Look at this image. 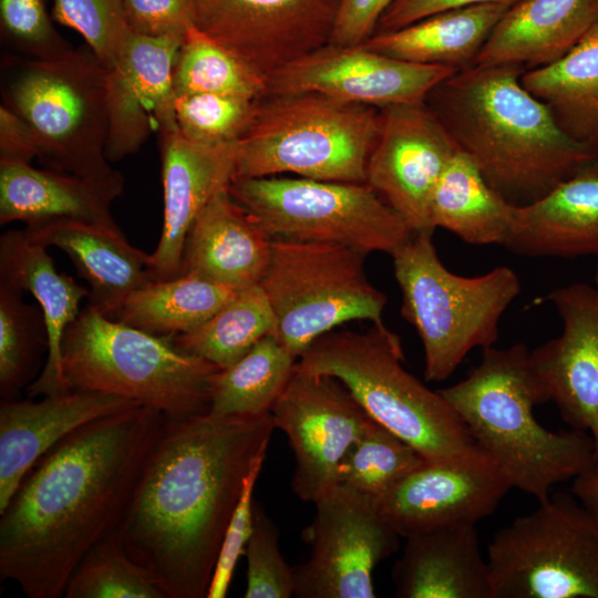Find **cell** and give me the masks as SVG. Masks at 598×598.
Instances as JSON below:
<instances>
[{
  "instance_id": "37",
  "label": "cell",
  "mask_w": 598,
  "mask_h": 598,
  "mask_svg": "<svg viewBox=\"0 0 598 598\" xmlns=\"http://www.w3.org/2000/svg\"><path fill=\"white\" fill-rule=\"evenodd\" d=\"M49 351L47 322L40 307L23 300V292L0 285V395L18 399L39 377Z\"/></svg>"
},
{
  "instance_id": "17",
  "label": "cell",
  "mask_w": 598,
  "mask_h": 598,
  "mask_svg": "<svg viewBox=\"0 0 598 598\" xmlns=\"http://www.w3.org/2000/svg\"><path fill=\"white\" fill-rule=\"evenodd\" d=\"M512 483L480 445L453 458L426 461L384 495L377 506L401 537L476 525L492 515Z\"/></svg>"
},
{
  "instance_id": "50",
  "label": "cell",
  "mask_w": 598,
  "mask_h": 598,
  "mask_svg": "<svg viewBox=\"0 0 598 598\" xmlns=\"http://www.w3.org/2000/svg\"><path fill=\"white\" fill-rule=\"evenodd\" d=\"M597 295H598V265H597V269H596V274H595V286H594Z\"/></svg>"
},
{
  "instance_id": "24",
  "label": "cell",
  "mask_w": 598,
  "mask_h": 598,
  "mask_svg": "<svg viewBox=\"0 0 598 598\" xmlns=\"http://www.w3.org/2000/svg\"><path fill=\"white\" fill-rule=\"evenodd\" d=\"M28 238L54 246L72 260L89 283L87 306L111 317L134 290L153 281L150 254L131 245L122 230L91 223L54 218L27 224Z\"/></svg>"
},
{
  "instance_id": "22",
  "label": "cell",
  "mask_w": 598,
  "mask_h": 598,
  "mask_svg": "<svg viewBox=\"0 0 598 598\" xmlns=\"http://www.w3.org/2000/svg\"><path fill=\"white\" fill-rule=\"evenodd\" d=\"M140 403L115 394L70 390L41 400L0 401V512L33 466L81 426ZM142 405V404H141Z\"/></svg>"
},
{
  "instance_id": "32",
  "label": "cell",
  "mask_w": 598,
  "mask_h": 598,
  "mask_svg": "<svg viewBox=\"0 0 598 598\" xmlns=\"http://www.w3.org/2000/svg\"><path fill=\"white\" fill-rule=\"evenodd\" d=\"M515 205L484 178L477 166L457 151L439 181L431 200V223L463 241L504 246L512 228Z\"/></svg>"
},
{
  "instance_id": "38",
  "label": "cell",
  "mask_w": 598,
  "mask_h": 598,
  "mask_svg": "<svg viewBox=\"0 0 598 598\" xmlns=\"http://www.w3.org/2000/svg\"><path fill=\"white\" fill-rule=\"evenodd\" d=\"M426 461L413 446L373 420L343 457L338 484L377 499Z\"/></svg>"
},
{
  "instance_id": "44",
  "label": "cell",
  "mask_w": 598,
  "mask_h": 598,
  "mask_svg": "<svg viewBox=\"0 0 598 598\" xmlns=\"http://www.w3.org/2000/svg\"><path fill=\"white\" fill-rule=\"evenodd\" d=\"M264 461L259 460L245 480L240 498L223 538L207 598L227 596L237 561L246 553L254 526V488Z\"/></svg>"
},
{
  "instance_id": "18",
  "label": "cell",
  "mask_w": 598,
  "mask_h": 598,
  "mask_svg": "<svg viewBox=\"0 0 598 598\" xmlns=\"http://www.w3.org/2000/svg\"><path fill=\"white\" fill-rule=\"evenodd\" d=\"M456 71L402 61L363 44L328 43L269 75L268 94L316 92L384 109L424 101Z\"/></svg>"
},
{
  "instance_id": "4",
  "label": "cell",
  "mask_w": 598,
  "mask_h": 598,
  "mask_svg": "<svg viewBox=\"0 0 598 598\" xmlns=\"http://www.w3.org/2000/svg\"><path fill=\"white\" fill-rule=\"evenodd\" d=\"M437 391L513 488L538 502L598 461L589 433L551 432L536 420L534 408L542 400L524 343L483 349L481 362L463 380Z\"/></svg>"
},
{
  "instance_id": "26",
  "label": "cell",
  "mask_w": 598,
  "mask_h": 598,
  "mask_svg": "<svg viewBox=\"0 0 598 598\" xmlns=\"http://www.w3.org/2000/svg\"><path fill=\"white\" fill-rule=\"evenodd\" d=\"M0 285L29 291L47 322L49 351L41 373L27 389L28 398L70 391L62 375V340L89 289L59 272L47 247L31 241L24 229L7 230L0 237Z\"/></svg>"
},
{
  "instance_id": "46",
  "label": "cell",
  "mask_w": 598,
  "mask_h": 598,
  "mask_svg": "<svg viewBox=\"0 0 598 598\" xmlns=\"http://www.w3.org/2000/svg\"><path fill=\"white\" fill-rule=\"evenodd\" d=\"M394 0H340L329 43L359 45L375 31L378 23Z\"/></svg>"
},
{
  "instance_id": "2",
  "label": "cell",
  "mask_w": 598,
  "mask_h": 598,
  "mask_svg": "<svg viewBox=\"0 0 598 598\" xmlns=\"http://www.w3.org/2000/svg\"><path fill=\"white\" fill-rule=\"evenodd\" d=\"M166 416L141 404L94 420L27 474L0 512V575L59 598L82 557L116 532Z\"/></svg>"
},
{
  "instance_id": "21",
  "label": "cell",
  "mask_w": 598,
  "mask_h": 598,
  "mask_svg": "<svg viewBox=\"0 0 598 598\" xmlns=\"http://www.w3.org/2000/svg\"><path fill=\"white\" fill-rule=\"evenodd\" d=\"M159 136L163 186V225L150 254L153 281L179 275L187 234L203 208L235 177L238 142L204 144L183 136L178 128Z\"/></svg>"
},
{
  "instance_id": "6",
  "label": "cell",
  "mask_w": 598,
  "mask_h": 598,
  "mask_svg": "<svg viewBox=\"0 0 598 598\" xmlns=\"http://www.w3.org/2000/svg\"><path fill=\"white\" fill-rule=\"evenodd\" d=\"M403 361L399 336L380 323L364 332L324 333L297 365L338 379L371 419L427 461L453 458L474 448L475 441L445 399L411 374Z\"/></svg>"
},
{
  "instance_id": "42",
  "label": "cell",
  "mask_w": 598,
  "mask_h": 598,
  "mask_svg": "<svg viewBox=\"0 0 598 598\" xmlns=\"http://www.w3.org/2000/svg\"><path fill=\"white\" fill-rule=\"evenodd\" d=\"M246 598L295 596L293 567L279 549V530L261 504L254 503V526L248 540Z\"/></svg>"
},
{
  "instance_id": "12",
  "label": "cell",
  "mask_w": 598,
  "mask_h": 598,
  "mask_svg": "<svg viewBox=\"0 0 598 598\" xmlns=\"http://www.w3.org/2000/svg\"><path fill=\"white\" fill-rule=\"evenodd\" d=\"M487 548L492 598H598V519L557 492Z\"/></svg>"
},
{
  "instance_id": "8",
  "label": "cell",
  "mask_w": 598,
  "mask_h": 598,
  "mask_svg": "<svg viewBox=\"0 0 598 598\" xmlns=\"http://www.w3.org/2000/svg\"><path fill=\"white\" fill-rule=\"evenodd\" d=\"M380 125L373 106L316 92L267 94L238 141L235 177L365 183Z\"/></svg>"
},
{
  "instance_id": "31",
  "label": "cell",
  "mask_w": 598,
  "mask_h": 598,
  "mask_svg": "<svg viewBox=\"0 0 598 598\" xmlns=\"http://www.w3.org/2000/svg\"><path fill=\"white\" fill-rule=\"evenodd\" d=\"M520 83L569 137L598 151V23L560 59L525 70Z\"/></svg>"
},
{
  "instance_id": "27",
  "label": "cell",
  "mask_w": 598,
  "mask_h": 598,
  "mask_svg": "<svg viewBox=\"0 0 598 598\" xmlns=\"http://www.w3.org/2000/svg\"><path fill=\"white\" fill-rule=\"evenodd\" d=\"M391 576L400 598H492L476 525L441 527L405 537Z\"/></svg>"
},
{
  "instance_id": "13",
  "label": "cell",
  "mask_w": 598,
  "mask_h": 598,
  "mask_svg": "<svg viewBox=\"0 0 598 598\" xmlns=\"http://www.w3.org/2000/svg\"><path fill=\"white\" fill-rule=\"evenodd\" d=\"M302 536L309 558L293 567L299 598H373V570L392 556L401 537L375 499L336 484L315 502Z\"/></svg>"
},
{
  "instance_id": "5",
  "label": "cell",
  "mask_w": 598,
  "mask_h": 598,
  "mask_svg": "<svg viewBox=\"0 0 598 598\" xmlns=\"http://www.w3.org/2000/svg\"><path fill=\"white\" fill-rule=\"evenodd\" d=\"M61 367L69 390L97 391L133 400L168 419L206 414L220 370L156 336L85 306L68 327Z\"/></svg>"
},
{
  "instance_id": "49",
  "label": "cell",
  "mask_w": 598,
  "mask_h": 598,
  "mask_svg": "<svg viewBox=\"0 0 598 598\" xmlns=\"http://www.w3.org/2000/svg\"><path fill=\"white\" fill-rule=\"evenodd\" d=\"M570 493L598 519V461L573 480Z\"/></svg>"
},
{
  "instance_id": "16",
  "label": "cell",
  "mask_w": 598,
  "mask_h": 598,
  "mask_svg": "<svg viewBox=\"0 0 598 598\" xmlns=\"http://www.w3.org/2000/svg\"><path fill=\"white\" fill-rule=\"evenodd\" d=\"M195 27L267 79L330 41L340 0H193Z\"/></svg>"
},
{
  "instance_id": "28",
  "label": "cell",
  "mask_w": 598,
  "mask_h": 598,
  "mask_svg": "<svg viewBox=\"0 0 598 598\" xmlns=\"http://www.w3.org/2000/svg\"><path fill=\"white\" fill-rule=\"evenodd\" d=\"M597 23L598 0H519L496 23L472 65H547Z\"/></svg>"
},
{
  "instance_id": "25",
  "label": "cell",
  "mask_w": 598,
  "mask_h": 598,
  "mask_svg": "<svg viewBox=\"0 0 598 598\" xmlns=\"http://www.w3.org/2000/svg\"><path fill=\"white\" fill-rule=\"evenodd\" d=\"M504 247L527 257L598 256V156L542 198L515 206Z\"/></svg>"
},
{
  "instance_id": "43",
  "label": "cell",
  "mask_w": 598,
  "mask_h": 598,
  "mask_svg": "<svg viewBox=\"0 0 598 598\" xmlns=\"http://www.w3.org/2000/svg\"><path fill=\"white\" fill-rule=\"evenodd\" d=\"M0 29L17 55L52 59L73 49L54 28L45 0H0Z\"/></svg>"
},
{
  "instance_id": "34",
  "label": "cell",
  "mask_w": 598,
  "mask_h": 598,
  "mask_svg": "<svg viewBox=\"0 0 598 598\" xmlns=\"http://www.w3.org/2000/svg\"><path fill=\"white\" fill-rule=\"evenodd\" d=\"M297 361L275 334L266 336L237 362L216 373L209 413H270Z\"/></svg>"
},
{
  "instance_id": "41",
  "label": "cell",
  "mask_w": 598,
  "mask_h": 598,
  "mask_svg": "<svg viewBox=\"0 0 598 598\" xmlns=\"http://www.w3.org/2000/svg\"><path fill=\"white\" fill-rule=\"evenodd\" d=\"M52 16L60 24L76 31L107 70L132 35L123 0H53Z\"/></svg>"
},
{
  "instance_id": "29",
  "label": "cell",
  "mask_w": 598,
  "mask_h": 598,
  "mask_svg": "<svg viewBox=\"0 0 598 598\" xmlns=\"http://www.w3.org/2000/svg\"><path fill=\"white\" fill-rule=\"evenodd\" d=\"M123 188L31 163L0 161V224L69 218L121 230L111 205Z\"/></svg>"
},
{
  "instance_id": "45",
  "label": "cell",
  "mask_w": 598,
  "mask_h": 598,
  "mask_svg": "<svg viewBox=\"0 0 598 598\" xmlns=\"http://www.w3.org/2000/svg\"><path fill=\"white\" fill-rule=\"evenodd\" d=\"M123 9L127 27L135 35L185 37L195 25L193 0H123Z\"/></svg>"
},
{
  "instance_id": "7",
  "label": "cell",
  "mask_w": 598,
  "mask_h": 598,
  "mask_svg": "<svg viewBox=\"0 0 598 598\" xmlns=\"http://www.w3.org/2000/svg\"><path fill=\"white\" fill-rule=\"evenodd\" d=\"M1 96L38 134L44 168L124 185L105 154L107 69L90 49L52 59L2 56Z\"/></svg>"
},
{
  "instance_id": "48",
  "label": "cell",
  "mask_w": 598,
  "mask_h": 598,
  "mask_svg": "<svg viewBox=\"0 0 598 598\" xmlns=\"http://www.w3.org/2000/svg\"><path fill=\"white\" fill-rule=\"evenodd\" d=\"M519 0H394L380 19L375 32L398 30L432 14L484 3L514 4Z\"/></svg>"
},
{
  "instance_id": "15",
  "label": "cell",
  "mask_w": 598,
  "mask_h": 598,
  "mask_svg": "<svg viewBox=\"0 0 598 598\" xmlns=\"http://www.w3.org/2000/svg\"><path fill=\"white\" fill-rule=\"evenodd\" d=\"M381 110L365 183L403 219L412 234L434 233L431 200L458 151L425 101Z\"/></svg>"
},
{
  "instance_id": "9",
  "label": "cell",
  "mask_w": 598,
  "mask_h": 598,
  "mask_svg": "<svg viewBox=\"0 0 598 598\" xmlns=\"http://www.w3.org/2000/svg\"><path fill=\"white\" fill-rule=\"evenodd\" d=\"M432 237L433 233L413 234L391 256L401 315L423 346L424 378L440 382L471 350L494 346L502 316L520 292V280L506 266L474 277L456 275L439 258Z\"/></svg>"
},
{
  "instance_id": "39",
  "label": "cell",
  "mask_w": 598,
  "mask_h": 598,
  "mask_svg": "<svg viewBox=\"0 0 598 598\" xmlns=\"http://www.w3.org/2000/svg\"><path fill=\"white\" fill-rule=\"evenodd\" d=\"M66 598H165L127 555L117 532L94 545L72 571Z\"/></svg>"
},
{
  "instance_id": "1",
  "label": "cell",
  "mask_w": 598,
  "mask_h": 598,
  "mask_svg": "<svg viewBox=\"0 0 598 598\" xmlns=\"http://www.w3.org/2000/svg\"><path fill=\"white\" fill-rule=\"evenodd\" d=\"M271 413L166 417L117 528L165 598H205L245 480L265 458Z\"/></svg>"
},
{
  "instance_id": "11",
  "label": "cell",
  "mask_w": 598,
  "mask_h": 598,
  "mask_svg": "<svg viewBox=\"0 0 598 598\" xmlns=\"http://www.w3.org/2000/svg\"><path fill=\"white\" fill-rule=\"evenodd\" d=\"M364 257L337 244L272 239L259 285L275 315V336L297 359L340 324L383 323L388 298L369 281Z\"/></svg>"
},
{
  "instance_id": "35",
  "label": "cell",
  "mask_w": 598,
  "mask_h": 598,
  "mask_svg": "<svg viewBox=\"0 0 598 598\" xmlns=\"http://www.w3.org/2000/svg\"><path fill=\"white\" fill-rule=\"evenodd\" d=\"M275 333L270 302L260 285H256L238 291L197 329L172 339L178 349L225 369L262 338Z\"/></svg>"
},
{
  "instance_id": "36",
  "label": "cell",
  "mask_w": 598,
  "mask_h": 598,
  "mask_svg": "<svg viewBox=\"0 0 598 598\" xmlns=\"http://www.w3.org/2000/svg\"><path fill=\"white\" fill-rule=\"evenodd\" d=\"M173 87L175 96L216 93L259 101L268 94V79L194 25L177 52Z\"/></svg>"
},
{
  "instance_id": "10",
  "label": "cell",
  "mask_w": 598,
  "mask_h": 598,
  "mask_svg": "<svg viewBox=\"0 0 598 598\" xmlns=\"http://www.w3.org/2000/svg\"><path fill=\"white\" fill-rule=\"evenodd\" d=\"M228 189L272 239L392 255L413 235L367 183L235 177Z\"/></svg>"
},
{
  "instance_id": "3",
  "label": "cell",
  "mask_w": 598,
  "mask_h": 598,
  "mask_svg": "<svg viewBox=\"0 0 598 598\" xmlns=\"http://www.w3.org/2000/svg\"><path fill=\"white\" fill-rule=\"evenodd\" d=\"M524 68L471 65L424 100L486 182L515 206L530 204L598 156L569 137L520 83Z\"/></svg>"
},
{
  "instance_id": "20",
  "label": "cell",
  "mask_w": 598,
  "mask_h": 598,
  "mask_svg": "<svg viewBox=\"0 0 598 598\" xmlns=\"http://www.w3.org/2000/svg\"><path fill=\"white\" fill-rule=\"evenodd\" d=\"M184 38L132 34L107 70L110 162L135 154L155 133L177 128L173 71Z\"/></svg>"
},
{
  "instance_id": "30",
  "label": "cell",
  "mask_w": 598,
  "mask_h": 598,
  "mask_svg": "<svg viewBox=\"0 0 598 598\" xmlns=\"http://www.w3.org/2000/svg\"><path fill=\"white\" fill-rule=\"evenodd\" d=\"M511 6L484 3L445 10L398 30L375 32L362 44L402 61L462 70L474 63Z\"/></svg>"
},
{
  "instance_id": "40",
  "label": "cell",
  "mask_w": 598,
  "mask_h": 598,
  "mask_svg": "<svg viewBox=\"0 0 598 598\" xmlns=\"http://www.w3.org/2000/svg\"><path fill=\"white\" fill-rule=\"evenodd\" d=\"M259 101L216 93L175 96L176 125L183 136L194 142H238L251 127Z\"/></svg>"
},
{
  "instance_id": "19",
  "label": "cell",
  "mask_w": 598,
  "mask_h": 598,
  "mask_svg": "<svg viewBox=\"0 0 598 598\" xmlns=\"http://www.w3.org/2000/svg\"><path fill=\"white\" fill-rule=\"evenodd\" d=\"M561 332L529 351L542 404L555 403L571 427L589 433L598 458V295L573 282L548 295Z\"/></svg>"
},
{
  "instance_id": "33",
  "label": "cell",
  "mask_w": 598,
  "mask_h": 598,
  "mask_svg": "<svg viewBox=\"0 0 598 598\" xmlns=\"http://www.w3.org/2000/svg\"><path fill=\"white\" fill-rule=\"evenodd\" d=\"M237 292L206 277L182 274L134 290L109 318L156 336L174 337L200 327Z\"/></svg>"
},
{
  "instance_id": "23",
  "label": "cell",
  "mask_w": 598,
  "mask_h": 598,
  "mask_svg": "<svg viewBox=\"0 0 598 598\" xmlns=\"http://www.w3.org/2000/svg\"><path fill=\"white\" fill-rule=\"evenodd\" d=\"M272 238L233 197L219 189L193 223L183 249L182 274H196L237 291L259 285Z\"/></svg>"
},
{
  "instance_id": "47",
  "label": "cell",
  "mask_w": 598,
  "mask_h": 598,
  "mask_svg": "<svg viewBox=\"0 0 598 598\" xmlns=\"http://www.w3.org/2000/svg\"><path fill=\"white\" fill-rule=\"evenodd\" d=\"M41 142L32 126L8 106L0 105V161L31 163L41 156Z\"/></svg>"
},
{
  "instance_id": "14",
  "label": "cell",
  "mask_w": 598,
  "mask_h": 598,
  "mask_svg": "<svg viewBox=\"0 0 598 598\" xmlns=\"http://www.w3.org/2000/svg\"><path fill=\"white\" fill-rule=\"evenodd\" d=\"M270 413L293 452L291 487L312 503L338 484L343 457L373 421L338 379L297 363Z\"/></svg>"
}]
</instances>
